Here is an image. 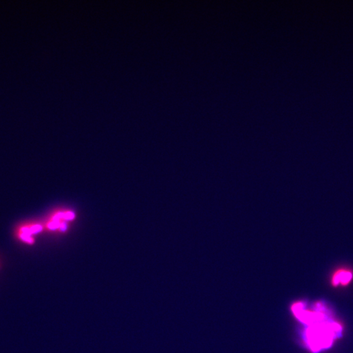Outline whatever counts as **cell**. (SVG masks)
Segmentation results:
<instances>
[{"mask_svg":"<svg viewBox=\"0 0 353 353\" xmlns=\"http://www.w3.org/2000/svg\"><path fill=\"white\" fill-rule=\"evenodd\" d=\"M41 226L38 224L22 226L17 230L18 237L26 243H32L33 242V239L31 237L32 234L41 231Z\"/></svg>","mask_w":353,"mask_h":353,"instance_id":"6da1fadb","label":"cell"},{"mask_svg":"<svg viewBox=\"0 0 353 353\" xmlns=\"http://www.w3.org/2000/svg\"><path fill=\"white\" fill-rule=\"evenodd\" d=\"M353 278V273L351 271L341 269L336 271L335 274L334 275L332 282L335 285H339L341 283L342 285L347 284L349 281Z\"/></svg>","mask_w":353,"mask_h":353,"instance_id":"7a4b0ae2","label":"cell"}]
</instances>
